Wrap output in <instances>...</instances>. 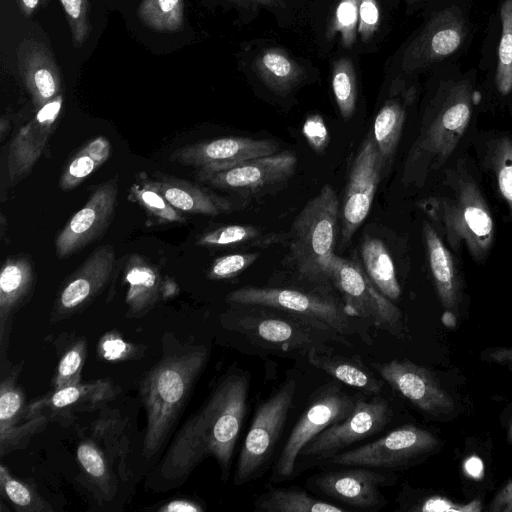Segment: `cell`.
Masks as SVG:
<instances>
[{
  "label": "cell",
  "mask_w": 512,
  "mask_h": 512,
  "mask_svg": "<svg viewBox=\"0 0 512 512\" xmlns=\"http://www.w3.org/2000/svg\"><path fill=\"white\" fill-rule=\"evenodd\" d=\"M249 376L226 374L203 405L178 430L150 478L153 489L165 491L183 484L206 458L213 457L226 481L246 413Z\"/></svg>",
  "instance_id": "obj_1"
},
{
  "label": "cell",
  "mask_w": 512,
  "mask_h": 512,
  "mask_svg": "<svg viewBox=\"0 0 512 512\" xmlns=\"http://www.w3.org/2000/svg\"><path fill=\"white\" fill-rule=\"evenodd\" d=\"M205 345L163 340L161 359L143 376L139 394L147 415L142 454L153 458L164 445L205 368Z\"/></svg>",
  "instance_id": "obj_2"
},
{
  "label": "cell",
  "mask_w": 512,
  "mask_h": 512,
  "mask_svg": "<svg viewBox=\"0 0 512 512\" xmlns=\"http://www.w3.org/2000/svg\"><path fill=\"white\" fill-rule=\"evenodd\" d=\"M454 252L464 247L474 261H486L495 225L477 181L462 165L445 171L441 189L419 202Z\"/></svg>",
  "instance_id": "obj_3"
},
{
  "label": "cell",
  "mask_w": 512,
  "mask_h": 512,
  "mask_svg": "<svg viewBox=\"0 0 512 512\" xmlns=\"http://www.w3.org/2000/svg\"><path fill=\"white\" fill-rule=\"evenodd\" d=\"M260 308L227 315L222 318L223 326L261 349L291 356H307L312 348L328 352L332 342L350 344L345 336L321 321L283 309Z\"/></svg>",
  "instance_id": "obj_4"
},
{
  "label": "cell",
  "mask_w": 512,
  "mask_h": 512,
  "mask_svg": "<svg viewBox=\"0 0 512 512\" xmlns=\"http://www.w3.org/2000/svg\"><path fill=\"white\" fill-rule=\"evenodd\" d=\"M475 91L467 79L445 83L433 100L430 115L408 160L421 179L441 168L464 136L473 113Z\"/></svg>",
  "instance_id": "obj_5"
},
{
  "label": "cell",
  "mask_w": 512,
  "mask_h": 512,
  "mask_svg": "<svg viewBox=\"0 0 512 512\" xmlns=\"http://www.w3.org/2000/svg\"><path fill=\"white\" fill-rule=\"evenodd\" d=\"M338 217L337 195L333 187L326 184L305 204L291 227L292 261L298 273L311 282H328Z\"/></svg>",
  "instance_id": "obj_6"
},
{
  "label": "cell",
  "mask_w": 512,
  "mask_h": 512,
  "mask_svg": "<svg viewBox=\"0 0 512 512\" xmlns=\"http://www.w3.org/2000/svg\"><path fill=\"white\" fill-rule=\"evenodd\" d=\"M295 392L296 381L290 379L257 407L238 457L234 485L253 481L267 466L282 434Z\"/></svg>",
  "instance_id": "obj_7"
},
{
  "label": "cell",
  "mask_w": 512,
  "mask_h": 512,
  "mask_svg": "<svg viewBox=\"0 0 512 512\" xmlns=\"http://www.w3.org/2000/svg\"><path fill=\"white\" fill-rule=\"evenodd\" d=\"M226 302L283 309L321 321L345 337L354 334L363 339L367 337L366 327L355 323L345 304L325 295L289 288L249 286L230 292Z\"/></svg>",
  "instance_id": "obj_8"
},
{
  "label": "cell",
  "mask_w": 512,
  "mask_h": 512,
  "mask_svg": "<svg viewBox=\"0 0 512 512\" xmlns=\"http://www.w3.org/2000/svg\"><path fill=\"white\" fill-rule=\"evenodd\" d=\"M329 281L339 291L354 317L369 320L393 336L403 335L402 312L376 288L357 263L333 254L328 271Z\"/></svg>",
  "instance_id": "obj_9"
},
{
  "label": "cell",
  "mask_w": 512,
  "mask_h": 512,
  "mask_svg": "<svg viewBox=\"0 0 512 512\" xmlns=\"http://www.w3.org/2000/svg\"><path fill=\"white\" fill-rule=\"evenodd\" d=\"M439 447L440 441L433 433L406 424L370 443L338 453L330 462L347 467L399 469L433 454Z\"/></svg>",
  "instance_id": "obj_10"
},
{
  "label": "cell",
  "mask_w": 512,
  "mask_h": 512,
  "mask_svg": "<svg viewBox=\"0 0 512 512\" xmlns=\"http://www.w3.org/2000/svg\"><path fill=\"white\" fill-rule=\"evenodd\" d=\"M356 396L339 385L328 383L318 391L301 415L280 452L271 480L279 482L293 475L302 449L323 430L346 418L354 409Z\"/></svg>",
  "instance_id": "obj_11"
},
{
  "label": "cell",
  "mask_w": 512,
  "mask_h": 512,
  "mask_svg": "<svg viewBox=\"0 0 512 512\" xmlns=\"http://www.w3.org/2000/svg\"><path fill=\"white\" fill-rule=\"evenodd\" d=\"M391 418V407L384 398L376 395L367 400L358 395L353 411L317 435L299 456L331 459L347 446L382 431Z\"/></svg>",
  "instance_id": "obj_12"
},
{
  "label": "cell",
  "mask_w": 512,
  "mask_h": 512,
  "mask_svg": "<svg viewBox=\"0 0 512 512\" xmlns=\"http://www.w3.org/2000/svg\"><path fill=\"white\" fill-rule=\"evenodd\" d=\"M468 30L467 16L459 7L451 5L435 12L407 47L403 68L412 72L447 59L462 47Z\"/></svg>",
  "instance_id": "obj_13"
},
{
  "label": "cell",
  "mask_w": 512,
  "mask_h": 512,
  "mask_svg": "<svg viewBox=\"0 0 512 512\" xmlns=\"http://www.w3.org/2000/svg\"><path fill=\"white\" fill-rule=\"evenodd\" d=\"M373 366L384 381L426 415L441 419L455 412V399L427 368L407 359Z\"/></svg>",
  "instance_id": "obj_14"
},
{
  "label": "cell",
  "mask_w": 512,
  "mask_h": 512,
  "mask_svg": "<svg viewBox=\"0 0 512 512\" xmlns=\"http://www.w3.org/2000/svg\"><path fill=\"white\" fill-rule=\"evenodd\" d=\"M395 481L393 474L358 466L315 474L307 479L306 485L310 490L347 506L378 510L386 503L380 489Z\"/></svg>",
  "instance_id": "obj_15"
},
{
  "label": "cell",
  "mask_w": 512,
  "mask_h": 512,
  "mask_svg": "<svg viewBox=\"0 0 512 512\" xmlns=\"http://www.w3.org/2000/svg\"><path fill=\"white\" fill-rule=\"evenodd\" d=\"M384 160L373 136H367L354 159L341 210V240L346 245L366 219L374 199Z\"/></svg>",
  "instance_id": "obj_16"
},
{
  "label": "cell",
  "mask_w": 512,
  "mask_h": 512,
  "mask_svg": "<svg viewBox=\"0 0 512 512\" xmlns=\"http://www.w3.org/2000/svg\"><path fill=\"white\" fill-rule=\"evenodd\" d=\"M115 268V250L106 244L96 248L60 288L50 315L51 322L83 311L105 288Z\"/></svg>",
  "instance_id": "obj_17"
},
{
  "label": "cell",
  "mask_w": 512,
  "mask_h": 512,
  "mask_svg": "<svg viewBox=\"0 0 512 512\" xmlns=\"http://www.w3.org/2000/svg\"><path fill=\"white\" fill-rule=\"evenodd\" d=\"M117 195L116 178L96 187L86 204L58 233L55 239V252L58 258H66L77 253L105 232L114 217Z\"/></svg>",
  "instance_id": "obj_18"
},
{
  "label": "cell",
  "mask_w": 512,
  "mask_h": 512,
  "mask_svg": "<svg viewBox=\"0 0 512 512\" xmlns=\"http://www.w3.org/2000/svg\"><path fill=\"white\" fill-rule=\"evenodd\" d=\"M279 145L271 139L222 137L189 144L171 153L170 161L193 166L197 172H214L244 161L277 153Z\"/></svg>",
  "instance_id": "obj_19"
},
{
  "label": "cell",
  "mask_w": 512,
  "mask_h": 512,
  "mask_svg": "<svg viewBox=\"0 0 512 512\" xmlns=\"http://www.w3.org/2000/svg\"><path fill=\"white\" fill-rule=\"evenodd\" d=\"M63 93L45 104L35 117L22 126L12 139L7 156V174L11 185L23 180L47 148L62 111Z\"/></svg>",
  "instance_id": "obj_20"
},
{
  "label": "cell",
  "mask_w": 512,
  "mask_h": 512,
  "mask_svg": "<svg viewBox=\"0 0 512 512\" xmlns=\"http://www.w3.org/2000/svg\"><path fill=\"white\" fill-rule=\"evenodd\" d=\"M296 163L294 153H274L219 171L197 172V179L219 189L255 191L290 177Z\"/></svg>",
  "instance_id": "obj_21"
},
{
  "label": "cell",
  "mask_w": 512,
  "mask_h": 512,
  "mask_svg": "<svg viewBox=\"0 0 512 512\" xmlns=\"http://www.w3.org/2000/svg\"><path fill=\"white\" fill-rule=\"evenodd\" d=\"M117 394V387L107 379L53 389L27 405L25 420L38 416L56 420L92 411L111 401Z\"/></svg>",
  "instance_id": "obj_22"
},
{
  "label": "cell",
  "mask_w": 512,
  "mask_h": 512,
  "mask_svg": "<svg viewBox=\"0 0 512 512\" xmlns=\"http://www.w3.org/2000/svg\"><path fill=\"white\" fill-rule=\"evenodd\" d=\"M16 56L19 74L37 110L62 93L60 69L44 43L24 39Z\"/></svg>",
  "instance_id": "obj_23"
},
{
  "label": "cell",
  "mask_w": 512,
  "mask_h": 512,
  "mask_svg": "<svg viewBox=\"0 0 512 512\" xmlns=\"http://www.w3.org/2000/svg\"><path fill=\"white\" fill-rule=\"evenodd\" d=\"M35 282L32 262L25 256L5 260L0 272V352L3 366L13 315L30 295Z\"/></svg>",
  "instance_id": "obj_24"
},
{
  "label": "cell",
  "mask_w": 512,
  "mask_h": 512,
  "mask_svg": "<svg viewBox=\"0 0 512 512\" xmlns=\"http://www.w3.org/2000/svg\"><path fill=\"white\" fill-rule=\"evenodd\" d=\"M429 268L442 307L459 314L463 299L462 281L452 253L437 230L428 221L423 223Z\"/></svg>",
  "instance_id": "obj_25"
},
{
  "label": "cell",
  "mask_w": 512,
  "mask_h": 512,
  "mask_svg": "<svg viewBox=\"0 0 512 512\" xmlns=\"http://www.w3.org/2000/svg\"><path fill=\"white\" fill-rule=\"evenodd\" d=\"M143 181L181 212L217 216L233 209L229 200L183 179L156 173Z\"/></svg>",
  "instance_id": "obj_26"
},
{
  "label": "cell",
  "mask_w": 512,
  "mask_h": 512,
  "mask_svg": "<svg viewBox=\"0 0 512 512\" xmlns=\"http://www.w3.org/2000/svg\"><path fill=\"white\" fill-rule=\"evenodd\" d=\"M124 282L127 285L125 303L128 318H141L160 301L163 293L162 279L158 268L146 258L131 254L124 267Z\"/></svg>",
  "instance_id": "obj_27"
},
{
  "label": "cell",
  "mask_w": 512,
  "mask_h": 512,
  "mask_svg": "<svg viewBox=\"0 0 512 512\" xmlns=\"http://www.w3.org/2000/svg\"><path fill=\"white\" fill-rule=\"evenodd\" d=\"M308 362L339 382L366 394L378 395L383 382L364 366L358 357L329 355L312 348L307 354Z\"/></svg>",
  "instance_id": "obj_28"
},
{
  "label": "cell",
  "mask_w": 512,
  "mask_h": 512,
  "mask_svg": "<svg viewBox=\"0 0 512 512\" xmlns=\"http://www.w3.org/2000/svg\"><path fill=\"white\" fill-rule=\"evenodd\" d=\"M364 270L376 288L391 301L401 295L395 266L385 244L378 238L366 236L361 243Z\"/></svg>",
  "instance_id": "obj_29"
},
{
  "label": "cell",
  "mask_w": 512,
  "mask_h": 512,
  "mask_svg": "<svg viewBox=\"0 0 512 512\" xmlns=\"http://www.w3.org/2000/svg\"><path fill=\"white\" fill-rule=\"evenodd\" d=\"M259 512H346V507L311 496L297 488H274L254 500Z\"/></svg>",
  "instance_id": "obj_30"
},
{
  "label": "cell",
  "mask_w": 512,
  "mask_h": 512,
  "mask_svg": "<svg viewBox=\"0 0 512 512\" xmlns=\"http://www.w3.org/2000/svg\"><path fill=\"white\" fill-rule=\"evenodd\" d=\"M260 79L279 94L289 92L301 79L303 70L280 49H267L254 61Z\"/></svg>",
  "instance_id": "obj_31"
},
{
  "label": "cell",
  "mask_w": 512,
  "mask_h": 512,
  "mask_svg": "<svg viewBox=\"0 0 512 512\" xmlns=\"http://www.w3.org/2000/svg\"><path fill=\"white\" fill-rule=\"evenodd\" d=\"M111 154V144L105 136H99L86 143L63 167L59 187L62 191L76 188Z\"/></svg>",
  "instance_id": "obj_32"
},
{
  "label": "cell",
  "mask_w": 512,
  "mask_h": 512,
  "mask_svg": "<svg viewBox=\"0 0 512 512\" xmlns=\"http://www.w3.org/2000/svg\"><path fill=\"white\" fill-rule=\"evenodd\" d=\"M76 457L88 480L104 497L111 498L116 490V481L103 449L94 440L86 439L78 444Z\"/></svg>",
  "instance_id": "obj_33"
},
{
  "label": "cell",
  "mask_w": 512,
  "mask_h": 512,
  "mask_svg": "<svg viewBox=\"0 0 512 512\" xmlns=\"http://www.w3.org/2000/svg\"><path fill=\"white\" fill-rule=\"evenodd\" d=\"M404 120L405 108L397 100L387 101L376 115L372 136L384 163L396 151Z\"/></svg>",
  "instance_id": "obj_34"
},
{
  "label": "cell",
  "mask_w": 512,
  "mask_h": 512,
  "mask_svg": "<svg viewBox=\"0 0 512 512\" xmlns=\"http://www.w3.org/2000/svg\"><path fill=\"white\" fill-rule=\"evenodd\" d=\"M21 364L13 367L0 382V434L25 422L26 399L17 379Z\"/></svg>",
  "instance_id": "obj_35"
},
{
  "label": "cell",
  "mask_w": 512,
  "mask_h": 512,
  "mask_svg": "<svg viewBox=\"0 0 512 512\" xmlns=\"http://www.w3.org/2000/svg\"><path fill=\"white\" fill-rule=\"evenodd\" d=\"M184 7L185 0H142L137 14L146 27L173 33L183 25Z\"/></svg>",
  "instance_id": "obj_36"
},
{
  "label": "cell",
  "mask_w": 512,
  "mask_h": 512,
  "mask_svg": "<svg viewBox=\"0 0 512 512\" xmlns=\"http://www.w3.org/2000/svg\"><path fill=\"white\" fill-rule=\"evenodd\" d=\"M0 491L19 512H51L53 508L29 483L15 478L8 468L0 466Z\"/></svg>",
  "instance_id": "obj_37"
},
{
  "label": "cell",
  "mask_w": 512,
  "mask_h": 512,
  "mask_svg": "<svg viewBox=\"0 0 512 512\" xmlns=\"http://www.w3.org/2000/svg\"><path fill=\"white\" fill-rule=\"evenodd\" d=\"M487 164L492 172L499 194L506 202L512 220V139L499 136L488 149Z\"/></svg>",
  "instance_id": "obj_38"
},
{
  "label": "cell",
  "mask_w": 512,
  "mask_h": 512,
  "mask_svg": "<svg viewBox=\"0 0 512 512\" xmlns=\"http://www.w3.org/2000/svg\"><path fill=\"white\" fill-rule=\"evenodd\" d=\"M501 35L497 54L495 86L506 96L512 92V0H503L500 6Z\"/></svg>",
  "instance_id": "obj_39"
},
{
  "label": "cell",
  "mask_w": 512,
  "mask_h": 512,
  "mask_svg": "<svg viewBox=\"0 0 512 512\" xmlns=\"http://www.w3.org/2000/svg\"><path fill=\"white\" fill-rule=\"evenodd\" d=\"M129 199L139 204L158 223H184L185 216L174 208L159 192L145 183H134Z\"/></svg>",
  "instance_id": "obj_40"
},
{
  "label": "cell",
  "mask_w": 512,
  "mask_h": 512,
  "mask_svg": "<svg viewBox=\"0 0 512 512\" xmlns=\"http://www.w3.org/2000/svg\"><path fill=\"white\" fill-rule=\"evenodd\" d=\"M332 88L342 117L349 120L354 113L357 99L356 77L352 62L349 59L343 58L335 63Z\"/></svg>",
  "instance_id": "obj_41"
},
{
  "label": "cell",
  "mask_w": 512,
  "mask_h": 512,
  "mask_svg": "<svg viewBox=\"0 0 512 512\" xmlns=\"http://www.w3.org/2000/svg\"><path fill=\"white\" fill-rule=\"evenodd\" d=\"M87 355L84 338H76L63 350L52 380L53 389L81 382V373Z\"/></svg>",
  "instance_id": "obj_42"
},
{
  "label": "cell",
  "mask_w": 512,
  "mask_h": 512,
  "mask_svg": "<svg viewBox=\"0 0 512 512\" xmlns=\"http://www.w3.org/2000/svg\"><path fill=\"white\" fill-rule=\"evenodd\" d=\"M260 234V230L252 225H225L199 235L196 244L209 247L229 246L248 242Z\"/></svg>",
  "instance_id": "obj_43"
},
{
  "label": "cell",
  "mask_w": 512,
  "mask_h": 512,
  "mask_svg": "<svg viewBox=\"0 0 512 512\" xmlns=\"http://www.w3.org/2000/svg\"><path fill=\"white\" fill-rule=\"evenodd\" d=\"M66 15L73 45L80 48L91 32L89 0H58Z\"/></svg>",
  "instance_id": "obj_44"
},
{
  "label": "cell",
  "mask_w": 512,
  "mask_h": 512,
  "mask_svg": "<svg viewBox=\"0 0 512 512\" xmlns=\"http://www.w3.org/2000/svg\"><path fill=\"white\" fill-rule=\"evenodd\" d=\"M359 3L360 0H340L328 30L329 37L340 33L345 47L352 46L356 40Z\"/></svg>",
  "instance_id": "obj_45"
},
{
  "label": "cell",
  "mask_w": 512,
  "mask_h": 512,
  "mask_svg": "<svg viewBox=\"0 0 512 512\" xmlns=\"http://www.w3.org/2000/svg\"><path fill=\"white\" fill-rule=\"evenodd\" d=\"M48 421L45 416L34 417L0 434V455L4 457L14 450L25 447L35 434L44 429Z\"/></svg>",
  "instance_id": "obj_46"
},
{
  "label": "cell",
  "mask_w": 512,
  "mask_h": 512,
  "mask_svg": "<svg viewBox=\"0 0 512 512\" xmlns=\"http://www.w3.org/2000/svg\"><path fill=\"white\" fill-rule=\"evenodd\" d=\"M258 257V253H236L216 258L207 272V278L212 280L233 278L252 265Z\"/></svg>",
  "instance_id": "obj_47"
},
{
  "label": "cell",
  "mask_w": 512,
  "mask_h": 512,
  "mask_svg": "<svg viewBox=\"0 0 512 512\" xmlns=\"http://www.w3.org/2000/svg\"><path fill=\"white\" fill-rule=\"evenodd\" d=\"M98 352L107 361H120L134 355L135 347L126 342L119 334L109 332L100 339Z\"/></svg>",
  "instance_id": "obj_48"
},
{
  "label": "cell",
  "mask_w": 512,
  "mask_h": 512,
  "mask_svg": "<svg viewBox=\"0 0 512 512\" xmlns=\"http://www.w3.org/2000/svg\"><path fill=\"white\" fill-rule=\"evenodd\" d=\"M380 12L376 0H360L357 31L363 42H367L379 26Z\"/></svg>",
  "instance_id": "obj_49"
},
{
  "label": "cell",
  "mask_w": 512,
  "mask_h": 512,
  "mask_svg": "<svg viewBox=\"0 0 512 512\" xmlns=\"http://www.w3.org/2000/svg\"><path fill=\"white\" fill-rule=\"evenodd\" d=\"M409 510L417 511H479L481 503L477 500L465 505L455 504L439 496L426 498L419 504L413 505Z\"/></svg>",
  "instance_id": "obj_50"
},
{
  "label": "cell",
  "mask_w": 512,
  "mask_h": 512,
  "mask_svg": "<svg viewBox=\"0 0 512 512\" xmlns=\"http://www.w3.org/2000/svg\"><path fill=\"white\" fill-rule=\"evenodd\" d=\"M481 359L501 365L512 371V346L490 347L481 353Z\"/></svg>",
  "instance_id": "obj_51"
},
{
  "label": "cell",
  "mask_w": 512,
  "mask_h": 512,
  "mask_svg": "<svg viewBox=\"0 0 512 512\" xmlns=\"http://www.w3.org/2000/svg\"><path fill=\"white\" fill-rule=\"evenodd\" d=\"M488 510L490 512H512V478L495 494Z\"/></svg>",
  "instance_id": "obj_52"
},
{
  "label": "cell",
  "mask_w": 512,
  "mask_h": 512,
  "mask_svg": "<svg viewBox=\"0 0 512 512\" xmlns=\"http://www.w3.org/2000/svg\"><path fill=\"white\" fill-rule=\"evenodd\" d=\"M159 512H202L204 507L193 500L174 499L158 508Z\"/></svg>",
  "instance_id": "obj_53"
},
{
  "label": "cell",
  "mask_w": 512,
  "mask_h": 512,
  "mask_svg": "<svg viewBox=\"0 0 512 512\" xmlns=\"http://www.w3.org/2000/svg\"><path fill=\"white\" fill-rule=\"evenodd\" d=\"M21 13L29 17L31 16L39 6L40 0H16Z\"/></svg>",
  "instance_id": "obj_54"
},
{
  "label": "cell",
  "mask_w": 512,
  "mask_h": 512,
  "mask_svg": "<svg viewBox=\"0 0 512 512\" xmlns=\"http://www.w3.org/2000/svg\"><path fill=\"white\" fill-rule=\"evenodd\" d=\"M442 322L445 326L453 328L456 325V315L451 311H445L442 316Z\"/></svg>",
  "instance_id": "obj_55"
},
{
  "label": "cell",
  "mask_w": 512,
  "mask_h": 512,
  "mask_svg": "<svg viewBox=\"0 0 512 512\" xmlns=\"http://www.w3.org/2000/svg\"><path fill=\"white\" fill-rule=\"evenodd\" d=\"M235 1H244V2H252L260 5L267 6H276L278 4V0H235Z\"/></svg>",
  "instance_id": "obj_56"
},
{
  "label": "cell",
  "mask_w": 512,
  "mask_h": 512,
  "mask_svg": "<svg viewBox=\"0 0 512 512\" xmlns=\"http://www.w3.org/2000/svg\"><path fill=\"white\" fill-rule=\"evenodd\" d=\"M9 124L7 122V120L5 118H2L1 119V122H0V133H1V139L3 138L4 136V133H5V127H8Z\"/></svg>",
  "instance_id": "obj_57"
},
{
  "label": "cell",
  "mask_w": 512,
  "mask_h": 512,
  "mask_svg": "<svg viewBox=\"0 0 512 512\" xmlns=\"http://www.w3.org/2000/svg\"><path fill=\"white\" fill-rule=\"evenodd\" d=\"M507 441L509 444H512V419L509 422L508 429H507Z\"/></svg>",
  "instance_id": "obj_58"
},
{
  "label": "cell",
  "mask_w": 512,
  "mask_h": 512,
  "mask_svg": "<svg viewBox=\"0 0 512 512\" xmlns=\"http://www.w3.org/2000/svg\"><path fill=\"white\" fill-rule=\"evenodd\" d=\"M408 3H413V2H416V1H419V0H406Z\"/></svg>",
  "instance_id": "obj_59"
}]
</instances>
